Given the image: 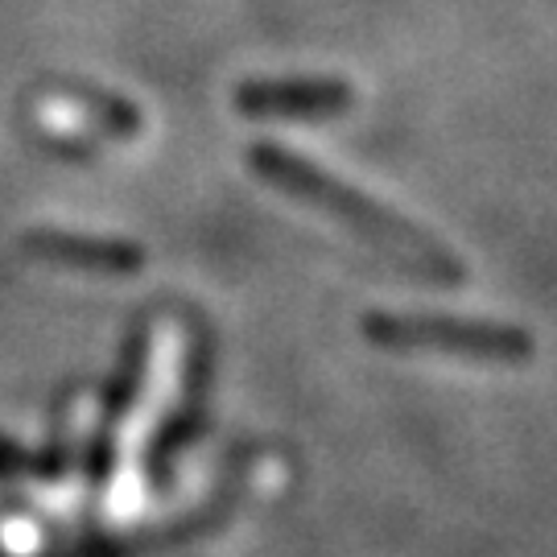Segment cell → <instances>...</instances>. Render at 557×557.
Segmentation results:
<instances>
[{
    "instance_id": "1",
    "label": "cell",
    "mask_w": 557,
    "mask_h": 557,
    "mask_svg": "<svg viewBox=\"0 0 557 557\" xmlns=\"http://www.w3.org/2000/svg\"><path fill=\"white\" fill-rule=\"evenodd\" d=\"M252 158H257V170L264 178H273L277 186H285L289 195H298V199H310L314 207H322V211H331L335 220L359 227L363 239L380 244L384 252L409 260V264H438L442 260L438 252H434L430 244H421L418 232H409L397 215H388L384 207L368 202L363 195H356L351 186H343V182H335L331 174H322L319 165H306V161L294 158V153H285V149H257Z\"/></svg>"
},
{
    "instance_id": "2",
    "label": "cell",
    "mask_w": 557,
    "mask_h": 557,
    "mask_svg": "<svg viewBox=\"0 0 557 557\" xmlns=\"http://www.w3.org/2000/svg\"><path fill=\"white\" fill-rule=\"evenodd\" d=\"M239 112L252 116H326L347 108L351 91L343 83H248L236 91Z\"/></svg>"
},
{
    "instance_id": "3",
    "label": "cell",
    "mask_w": 557,
    "mask_h": 557,
    "mask_svg": "<svg viewBox=\"0 0 557 557\" xmlns=\"http://www.w3.org/2000/svg\"><path fill=\"white\" fill-rule=\"evenodd\" d=\"M368 331L388 347H458V351H508V338L492 335L483 326L442 319H372Z\"/></svg>"
},
{
    "instance_id": "4",
    "label": "cell",
    "mask_w": 557,
    "mask_h": 557,
    "mask_svg": "<svg viewBox=\"0 0 557 557\" xmlns=\"http://www.w3.org/2000/svg\"><path fill=\"white\" fill-rule=\"evenodd\" d=\"M29 248L46 260H62L75 269H91V273H137L140 252L133 244H116V239H83L66 236V232H34Z\"/></svg>"
}]
</instances>
